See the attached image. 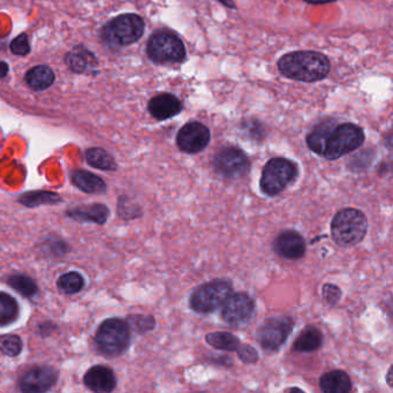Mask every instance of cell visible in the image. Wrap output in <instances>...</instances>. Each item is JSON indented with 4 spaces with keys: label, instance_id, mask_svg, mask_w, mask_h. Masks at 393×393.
<instances>
[{
    "label": "cell",
    "instance_id": "cell-4",
    "mask_svg": "<svg viewBox=\"0 0 393 393\" xmlns=\"http://www.w3.org/2000/svg\"><path fill=\"white\" fill-rule=\"evenodd\" d=\"M131 344V327L121 318H107L98 327L95 334V345L98 352L107 356L116 358L128 349Z\"/></svg>",
    "mask_w": 393,
    "mask_h": 393
},
{
    "label": "cell",
    "instance_id": "cell-18",
    "mask_svg": "<svg viewBox=\"0 0 393 393\" xmlns=\"http://www.w3.org/2000/svg\"><path fill=\"white\" fill-rule=\"evenodd\" d=\"M320 387L324 393H347L352 391V381L345 371L332 370L320 378Z\"/></svg>",
    "mask_w": 393,
    "mask_h": 393
},
{
    "label": "cell",
    "instance_id": "cell-13",
    "mask_svg": "<svg viewBox=\"0 0 393 393\" xmlns=\"http://www.w3.org/2000/svg\"><path fill=\"white\" fill-rule=\"evenodd\" d=\"M58 378V371L50 365H36L20 377L18 387L25 393L47 392L57 384Z\"/></svg>",
    "mask_w": 393,
    "mask_h": 393
},
{
    "label": "cell",
    "instance_id": "cell-24",
    "mask_svg": "<svg viewBox=\"0 0 393 393\" xmlns=\"http://www.w3.org/2000/svg\"><path fill=\"white\" fill-rule=\"evenodd\" d=\"M205 341L211 347L219 349V351H225V352H236V349H239L241 345V341L238 337L230 332H224V331L207 334Z\"/></svg>",
    "mask_w": 393,
    "mask_h": 393
},
{
    "label": "cell",
    "instance_id": "cell-6",
    "mask_svg": "<svg viewBox=\"0 0 393 393\" xmlns=\"http://www.w3.org/2000/svg\"><path fill=\"white\" fill-rule=\"evenodd\" d=\"M147 54L155 64L165 65L183 63L187 52L183 40L176 32L162 29L149 38Z\"/></svg>",
    "mask_w": 393,
    "mask_h": 393
},
{
    "label": "cell",
    "instance_id": "cell-3",
    "mask_svg": "<svg viewBox=\"0 0 393 393\" xmlns=\"http://www.w3.org/2000/svg\"><path fill=\"white\" fill-rule=\"evenodd\" d=\"M365 131L356 123H344L330 127L325 138L323 157L336 161L345 155L351 154L365 143Z\"/></svg>",
    "mask_w": 393,
    "mask_h": 393
},
{
    "label": "cell",
    "instance_id": "cell-30",
    "mask_svg": "<svg viewBox=\"0 0 393 393\" xmlns=\"http://www.w3.org/2000/svg\"><path fill=\"white\" fill-rule=\"evenodd\" d=\"M41 249L49 258H61L70 252V246L59 238H47Z\"/></svg>",
    "mask_w": 393,
    "mask_h": 393
},
{
    "label": "cell",
    "instance_id": "cell-37",
    "mask_svg": "<svg viewBox=\"0 0 393 393\" xmlns=\"http://www.w3.org/2000/svg\"><path fill=\"white\" fill-rule=\"evenodd\" d=\"M11 51L16 56H25L30 52V45H29L28 36L21 34L18 37L13 40L11 43Z\"/></svg>",
    "mask_w": 393,
    "mask_h": 393
},
{
    "label": "cell",
    "instance_id": "cell-14",
    "mask_svg": "<svg viewBox=\"0 0 393 393\" xmlns=\"http://www.w3.org/2000/svg\"><path fill=\"white\" fill-rule=\"evenodd\" d=\"M274 252L286 260H300L306 254V241L296 231L280 233L274 243Z\"/></svg>",
    "mask_w": 393,
    "mask_h": 393
},
{
    "label": "cell",
    "instance_id": "cell-41",
    "mask_svg": "<svg viewBox=\"0 0 393 393\" xmlns=\"http://www.w3.org/2000/svg\"><path fill=\"white\" fill-rule=\"evenodd\" d=\"M220 3L223 4L224 6H226L227 8H231V10H236V5L234 4L233 0H218Z\"/></svg>",
    "mask_w": 393,
    "mask_h": 393
},
{
    "label": "cell",
    "instance_id": "cell-8",
    "mask_svg": "<svg viewBox=\"0 0 393 393\" xmlns=\"http://www.w3.org/2000/svg\"><path fill=\"white\" fill-rule=\"evenodd\" d=\"M145 23L136 14H123L103 28V38L107 44L126 47L134 44L145 34Z\"/></svg>",
    "mask_w": 393,
    "mask_h": 393
},
{
    "label": "cell",
    "instance_id": "cell-5",
    "mask_svg": "<svg viewBox=\"0 0 393 393\" xmlns=\"http://www.w3.org/2000/svg\"><path fill=\"white\" fill-rule=\"evenodd\" d=\"M299 176V167L287 158L274 157L265 164L262 171L260 187L265 195H279Z\"/></svg>",
    "mask_w": 393,
    "mask_h": 393
},
{
    "label": "cell",
    "instance_id": "cell-40",
    "mask_svg": "<svg viewBox=\"0 0 393 393\" xmlns=\"http://www.w3.org/2000/svg\"><path fill=\"white\" fill-rule=\"evenodd\" d=\"M7 73H8V65L6 63H4V61H0V79L5 78L7 75Z\"/></svg>",
    "mask_w": 393,
    "mask_h": 393
},
{
    "label": "cell",
    "instance_id": "cell-23",
    "mask_svg": "<svg viewBox=\"0 0 393 393\" xmlns=\"http://www.w3.org/2000/svg\"><path fill=\"white\" fill-rule=\"evenodd\" d=\"M25 82L34 90H44L54 82V73L47 66H36L25 75Z\"/></svg>",
    "mask_w": 393,
    "mask_h": 393
},
{
    "label": "cell",
    "instance_id": "cell-26",
    "mask_svg": "<svg viewBox=\"0 0 393 393\" xmlns=\"http://www.w3.org/2000/svg\"><path fill=\"white\" fill-rule=\"evenodd\" d=\"M334 121H324L313 129L307 136V145L308 148L316 155L323 156L324 145H325V138L330 127L334 125Z\"/></svg>",
    "mask_w": 393,
    "mask_h": 393
},
{
    "label": "cell",
    "instance_id": "cell-28",
    "mask_svg": "<svg viewBox=\"0 0 393 393\" xmlns=\"http://www.w3.org/2000/svg\"><path fill=\"white\" fill-rule=\"evenodd\" d=\"M19 315L16 300L7 293L0 292V327L16 321Z\"/></svg>",
    "mask_w": 393,
    "mask_h": 393
},
{
    "label": "cell",
    "instance_id": "cell-9",
    "mask_svg": "<svg viewBox=\"0 0 393 393\" xmlns=\"http://www.w3.org/2000/svg\"><path fill=\"white\" fill-rule=\"evenodd\" d=\"M214 169L218 174L227 179H240L248 174L250 161L241 149L224 147L214 155Z\"/></svg>",
    "mask_w": 393,
    "mask_h": 393
},
{
    "label": "cell",
    "instance_id": "cell-21",
    "mask_svg": "<svg viewBox=\"0 0 393 393\" xmlns=\"http://www.w3.org/2000/svg\"><path fill=\"white\" fill-rule=\"evenodd\" d=\"M18 201L27 208H37L42 205H58L63 200L58 193L50 192V191H34V192L25 193L20 196Z\"/></svg>",
    "mask_w": 393,
    "mask_h": 393
},
{
    "label": "cell",
    "instance_id": "cell-38",
    "mask_svg": "<svg viewBox=\"0 0 393 393\" xmlns=\"http://www.w3.org/2000/svg\"><path fill=\"white\" fill-rule=\"evenodd\" d=\"M38 329H40V331H45V332H43V334H42V336L45 337L49 336L52 331L56 330L57 327H56L54 323H51V322H45V323L41 324V325L38 327Z\"/></svg>",
    "mask_w": 393,
    "mask_h": 393
},
{
    "label": "cell",
    "instance_id": "cell-17",
    "mask_svg": "<svg viewBox=\"0 0 393 393\" xmlns=\"http://www.w3.org/2000/svg\"><path fill=\"white\" fill-rule=\"evenodd\" d=\"M68 217L80 223H94L97 225H104L107 218L110 217V210L107 205L101 203L94 205H79L75 208H71L66 212Z\"/></svg>",
    "mask_w": 393,
    "mask_h": 393
},
{
    "label": "cell",
    "instance_id": "cell-33",
    "mask_svg": "<svg viewBox=\"0 0 393 393\" xmlns=\"http://www.w3.org/2000/svg\"><path fill=\"white\" fill-rule=\"evenodd\" d=\"M127 323L139 334H145V332L152 330L156 325L155 318L152 316H145V315H132V316H129Z\"/></svg>",
    "mask_w": 393,
    "mask_h": 393
},
{
    "label": "cell",
    "instance_id": "cell-1",
    "mask_svg": "<svg viewBox=\"0 0 393 393\" xmlns=\"http://www.w3.org/2000/svg\"><path fill=\"white\" fill-rule=\"evenodd\" d=\"M278 70L287 79L314 83L325 79L331 64L325 54L316 51H294L278 60Z\"/></svg>",
    "mask_w": 393,
    "mask_h": 393
},
{
    "label": "cell",
    "instance_id": "cell-15",
    "mask_svg": "<svg viewBox=\"0 0 393 393\" xmlns=\"http://www.w3.org/2000/svg\"><path fill=\"white\" fill-rule=\"evenodd\" d=\"M83 383L94 392H112L116 387V374L105 365H94L85 373Z\"/></svg>",
    "mask_w": 393,
    "mask_h": 393
},
{
    "label": "cell",
    "instance_id": "cell-12",
    "mask_svg": "<svg viewBox=\"0 0 393 393\" xmlns=\"http://www.w3.org/2000/svg\"><path fill=\"white\" fill-rule=\"evenodd\" d=\"M210 140V129L198 121L186 123L176 134V145L186 154L201 152L208 147Z\"/></svg>",
    "mask_w": 393,
    "mask_h": 393
},
{
    "label": "cell",
    "instance_id": "cell-19",
    "mask_svg": "<svg viewBox=\"0 0 393 393\" xmlns=\"http://www.w3.org/2000/svg\"><path fill=\"white\" fill-rule=\"evenodd\" d=\"M71 178L75 187L87 194H104L107 192V186L104 180L88 171H74Z\"/></svg>",
    "mask_w": 393,
    "mask_h": 393
},
{
    "label": "cell",
    "instance_id": "cell-2",
    "mask_svg": "<svg viewBox=\"0 0 393 393\" xmlns=\"http://www.w3.org/2000/svg\"><path fill=\"white\" fill-rule=\"evenodd\" d=\"M367 232L368 219L358 209H341L331 222V236L341 247L358 245L365 239Z\"/></svg>",
    "mask_w": 393,
    "mask_h": 393
},
{
    "label": "cell",
    "instance_id": "cell-25",
    "mask_svg": "<svg viewBox=\"0 0 393 393\" xmlns=\"http://www.w3.org/2000/svg\"><path fill=\"white\" fill-rule=\"evenodd\" d=\"M85 161L90 167L102 171H116L114 158L107 150L102 148H90L85 151Z\"/></svg>",
    "mask_w": 393,
    "mask_h": 393
},
{
    "label": "cell",
    "instance_id": "cell-39",
    "mask_svg": "<svg viewBox=\"0 0 393 393\" xmlns=\"http://www.w3.org/2000/svg\"><path fill=\"white\" fill-rule=\"evenodd\" d=\"M310 5H325V4L336 3L337 0H303Z\"/></svg>",
    "mask_w": 393,
    "mask_h": 393
},
{
    "label": "cell",
    "instance_id": "cell-16",
    "mask_svg": "<svg viewBox=\"0 0 393 393\" xmlns=\"http://www.w3.org/2000/svg\"><path fill=\"white\" fill-rule=\"evenodd\" d=\"M148 110L155 119L167 120L178 116L183 110V104L174 95L164 92L151 98Z\"/></svg>",
    "mask_w": 393,
    "mask_h": 393
},
{
    "label": "cell",
    "instance_id": "cell-29",
    "mask_svg": "<svg viewBox=\"0 0 393 393\" xmlns=\"http://www.w3.org/2000/svg\"><path fill=\"white\" fill-rule=\"evenodd\" d=\"M57 286L61 292L72 296V294L81 292L82 289L85 287V278L82 277V274L76 271H70V272L60 276L57 282Z\"/></svg>",
    "mask_w": 393,
    "mask_h": 393
},
{
    "label": "cell",
    "instance_id": "cell-11",
    "mask_svg": "<svg viewBox=\"0 0 393 393\" xmlns=\"http://www.w3.org/2000/svg\"><path fill=\"white\" fill-rule=\"evenodd\" d=\"M293 320L287 316L267 318L258 332V343L262 349L269 352L277 351L283 346L292 332Z\"/></svg>",
    "mask_w": 393,
    "mask_h": 393
},
{
    "label": "cell",
    "instance_id": "cell-36",
    "mask_svg": "<svg viewBox=\"0 0 393 393\" xmlns=\"http://www.w3.org/2000/svg\"><path fill=\"white\" fill-rule=\"evenodd\" d=\"M238 356L245 365H254L258 361V353L254 347L250 345H240L236 349Z\"/></svg>",
    "mask_w": 393,
    "mask_h": 393
},
{
    "label": "cell",
    "instance_id": "cell-22",
    "mask_svg": "<svg viewBox=\"0 0 393 393\" xmlns=\"http://www.w3.org/2000/svg\"><path fill=\"white\" fill-rule=\"evenodd\" d=\"M66 63L74 72L85 73L87 71L92 70L97 65V61L95 59L89 51L85 49L76 47L72 52L67 54Z\"/></svg>",
    "mask_w": 393,
    "mask_h": 393
},
{
    "label": "cell",
    "instance_id": "cell-31",
    "mask_svg": "<svg viewBox=\"0 0 393 393\" xmlns=\"http://www.w3.org/2000/svg\"><path fill=\"white\" fill-rule=\"evenodd\" d=\"M23 339L19 336L16 334L0 336V352L4 353L5 356L16 358L23 352Z\"/></svg>",
    "mask_w": 393,
    "mask_h": 393
},
{
    "label": "cell",
    "instance_id": "cell-20",
    "mask_svg": "<svg viewBox=\"0 0 393 393\" xmlns=\"http://www.w3.org/2000/svg\"><path fill=\"white\" fill-rule=\"evenodd\" d=\"M323 334L316 327H307L302 330L293 344V351L298 353H312L321 349Z\"/></svg>",
    "mask_w": 393,
    "mask_h": 393
},
{
    "label": "cell",
    "instance_id": "cell-35",
    "mask_svg": "<svg viewBox=\"0 0 393 393\" xmlns=\"http://www.w3.org/2000/svg\"><path fill=\"white\" fill-rule=\"evenodd\" d=\"M322 296L327 305L336 306L341 299V289L334 284H324L322 287Z\"/></svg>",
    "mask_w": 393,
    "mask_h": 393
},
{
    "label": "cell",
    "instance_id": "cell-7",
    "mask_svg": "<svg viewBox=\"0 0 393 393\" xmlns=\"http://www.w3.org/2000/svg\"><path fill=\"white\" fill-rule=\"evenodd\" d=\"M232 292L233 286L230 280H212L198 286L192 293L189 298V307L198 314H211L222 307Z\"/></svg>",
    "mask_w": 393,
    "mask_h": 393
},
{
    "label": "cell",
    "instance_id": "cell-34",
    "mask_svg": "<svg viewBox=\"0 0 393 393\" xmlns=\"http://www.w3.org/2000/svg\"><path fill=\"white\" fill-rule=\"evenodd\" d=\"M118 214L123 219H135L142 216L139 205H134L127 198H120L118 202Z\"/></svg>",
    "mask_w": 393,
    "mask_h": 393
},
{
    "label": "cell",
    "instance_id": "cell-27",
    "mask_svg": "<svg viewBox=\"0 0 393 393\" xmlns=\"http://www.w3.org/2000/svg\"><path fill=\"white\" fill-rule=\"evenodd\" d=\"M7 283L25 298H34L38 293V286L35 280L25 274H12L7 280Z\"/></svg>",
    "mask_w": 393,
    "mask_h": 393
},
{
    "label": "cell",
    "instance_id": "cell-42",
    "mask_svg": "<svg viewBox=\"0 0 393 393\" xmlns=\"http://www.w3.org/2000/svg\"><path fill=\"white\" fill-rule=\"evenodd\" d=\"M392 368L389 369V371H387V384H389V387H392Z\"/></svg>",
    "mask_w": 393,
    "mask_h": 393
},
{
    "label": "cell",
    "instance_id": "cell-32",
    "mask_svg": "<svg viewBox=\"0 0 393 393\" xmlns=\"http://www.w3.org/2000/svg\"><path fill=\"white\" fill-rule=\"evenodd\" d=\"M241 129L246 135L254 140V141H262L265 138V128L261 121L258 119H246L241 123Z\"/></svg>",
    "mask_w": 393,
    "mask_h": 393
},
{
    "label": "cell",
    "instance_id": "cell-10",
    "mask_svg": "<svg viewBox=\"0 0 393 393\" xmlns=\"http://www.w3.org/2000/svg\"><path fill=\"white\" fill-rule=\"evenodd\" d=\"M254 314V300L246 293H232L222 305V318L224 322L236 329L249 324Z\"/></svg>",
    "mask_w": 393,
    "mask_h": 393
}]
</instances>
